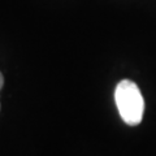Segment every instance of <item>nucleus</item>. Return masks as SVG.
<instances>
[{"label":"nucleus","instance_id":"obj_1","mask_svg":"<svg viewBox=\"0 0 156 156\" xmlns=\"http://www.w3.org/2000/svg\"><path fill=\"white\" fill-rule=\"evenodd\" d=\"M115 101L121 119L128 125L135 126L142 121L144 100L135 82L130 80L119 82L115 90Z\"/></svg>","mask_w":156,"mask_h":156},{"label":"nucleus","instance_id":"obj_2","mask_svg":"<svg viewBox=\"0 0 156 156\" xmlns=\"http://www.w3.org/2000/svg\"><path fill=\"white\" fill-rule=\"evenodd\" d=\"M4 85V78H3V74L0 73V90H2V87Z\"/></svg>","mask_w":156,"mask_h":156}]
</instances>
